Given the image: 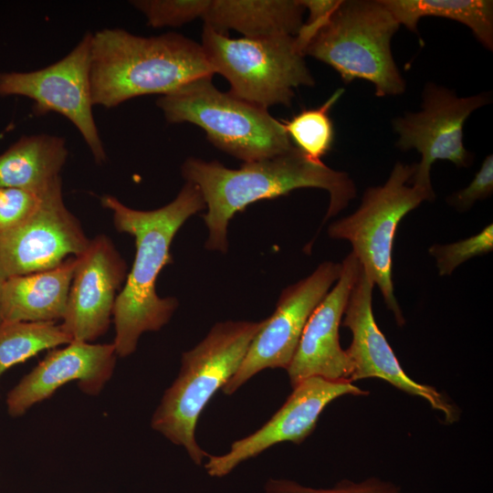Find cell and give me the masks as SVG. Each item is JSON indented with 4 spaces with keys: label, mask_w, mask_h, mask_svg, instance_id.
Listing matches in <instances>:
<instances>
[{
    "label": "cell",
    "mask_w": 493,
    "mask_h": 493,
    "mask_svg": "<svg viewBox=\"0 0 493 493\" xmlns=\"http://www.w3.org/2000/svg\"><path fill=\"white\" fill-rule=\"evenodd\" d=\"M72 341L61 324L53 321L0 323V377L9 368L38 352Z\"/></svg>",
    "instance_id": "22"
},
{
    "label": "cell",
    "mask_w": 493,
    "mask_h": 493,
    "mask_svg": "<svg viewBox=\"0 0 493 493\" xmlns=\"http://www.w3.org/2000/svg\"><path fill=\"white\" fill-rule=\"evenodd\" d=\"M76 266L77 257H71L57 267L4 280L2 321L62 320Z\"/></svg>",
    "instance_id": "18"
},
{
    "label": "cell",
    "mask_w": 493,
    "mask_h": 493,
    "mask_svg": "<svg viewBox=\"0 0 493 493\" xmlns=\"http://www.w3.org/2000/svg\"><path fill=\"white\" fill-rule=\"evenodd\" d=\"M101 204L111 211L116 229L135 240L133 264L112 313V343L117 356L127 357L135 351L143 332L161 330L176 310L177 299L161 298L155 283L161 270L173 263L170 246L175 234L188 218L205 209V203L199 188L186 182L172 202L154 210L131 208L109 194Z\"/></svg>",
    "instance_id": "1"
},
{
    "label": "cell",
    "mask_w": 493,
    "mask_h": 493,
    "mask_svg": "<svg viewBox=\"0 0 493 493\" xmlns=\"http://www.w3.org/2000/svg\"><path fill=\"white\" fill-rule=\"evenodd\" d=\"M214 74L201 45L179 34L144 37L121 28H104L91 36L94 106L110 109L139 96H163Z\"/></svg>",
    "instance_id": "3"
},
{
    "label": "cell",
    "mask_w": 493,
    "mask_h": 493,
    "mask_svg": "<svg viewBox=\"0 0 493 493\" xmlns=\"http://www.w3.org/2000/svg\"><path fill=\"white\" fill-rule=\"evenodd\" d=\"M373 286L361 266L341 320V325L352 334L351 345L345 350L353 369L351 381L383 380L427 401L433 409L443 414L446 424L456 423L460 417L458 407L435 387L414 381L403 370L376 324L372 306Z\"/></svg>",
    "instance_id": "13"
},
{
    "label": "cell",
    "mask_w": 493,
    "mask_h": 493,
    "mask_svg": "<svg viewBox=\"0 0 493 493\" xmlns=\"http://www.w3.org/2000/svg\"><path fill=\"white\" fill-rule=\"evenodd\" d=\"M116 358L113 343L72 341L64 348L50 351L8 393V414L21 416L71 381H78L84 393L99 394L113 373Z\"/></svg>",
    "instance_id": "17"
},
{
    "label": "cell",
    "mask_w": 493,
    "mask_h": 493,
    "mask_svg": "<svg viewBox=\"0 0 493 493\" xmlns=\"http://www.w3.org/2000/svg\"><path fill=\"white\" fill-rule=\"evenodd\" d=\"M341 265L336 285L310 315L287 368L292 388L310 377L351 381L352 364L340 345L339 329L361 264L351 252Z\"/></svg>",
    "instance_id": "16"
},
{
    "label": "cell",
    "mask_w": 493,
    "mask_h": 493,
    "mask_svg": "<svg viewBox=\"0 0 493 493\" xmlns=\"http://www.w3.org/2000/svg\"><path fill=\"white\" fill-rule=\"evenodd\" d=\"M1 286H2V282H0V323L2 321V317H1Z\"/></svg>",
    "instance_id": "30"
},
{
    "label": "cell",
    "mask_w": 493,
    "mask_h": 493,
    "mask_svg": "<svg viewBox=\"0 0 493 493\" xmlns=\"http://www.w3.org/2000/svg\"><path fill=\"white\" fill-rule=\"evenodd\" d=\"M493 249V226L488 225L468 238L446 245H433L429 253L435 258L440 276H448L462 263Z\"/></svg>",
    "instance_id": "25"
},
{
    "label": "cell",
    "mask_w": 493,
    "mask_h": 493,
    "mask_svg": "<svg viewBox=\"0 0 493 493\" xmlns=\"http://www.w3.org/2000/svg\"><path fill=\"white\" fill-rule=\"evenodd\" d=\"M126 278V263L110 237L100 235L90 239L77 257L61 323L72 341L91 342L108 330Z\"/></svg>",
    "instance_id": "15"
},
{
    "label": "cell",
    "mask_w": 493,
    "mask_h": 493,
    "mask_svg": "<svg viewBox=\"0 0 493 493\" xmlns=\"http://www.w3.org/2000/svg\"><path fill=\"white\" fill-rule=\"evenodd\" d=\"M489 93L457 97L443 86L428 83L422 94L421 110L393 121L401 151L415 149L421 161L415 164L410 184L435 194L430 172L436 160H447L457 167H467L473 155L464 146V124L476 110L488 104Z\"/></svg>",
    "instance_id": "9"
},
{
    "label": "cell",
    "mask_w": 493,
    "mask_h": 493,
    "mask_svg": "<svg viewBox=\"0 0 493 493\" xmlns=\"http://www.w3.org/2000/svg\"><path fill=\"white\" fill-rule=\"evenodd\" d=\"M44 190L35 192L0 188V233L8 232L26 223L37 211Z\"/></svg>",
    "instance_id": "27"
},
{
    "label": "cell",
    "mask_w": 493,
    "mask_h": 493,
    "mask_svg": "<svg viewBox=\"0 0 493 493\" xmlns=\"http://www.w3.org/2000/svg\"><path fill=\"white\" fill-rule=\"evenodd\" d=\"M68 154L59 136H22L0 154V188L41 192L60 177Z\"/></svg>",
    "instance_id": "20"
},
{
    "label": "cell",
    "mask_w": 493,
    "mask_h": 493,
    "mask_svg": "<svg viewBox=\"0 0 493 493\" xmlns=\"http://www.w3.org/2000/svg\"><path fill=\"white\" fill-rule=\"evenodd\" d=\"M299 0H210L202 19L216 32L245 37H295L303 25Z\"/></svg>",
    "instance_id": "19"
},
{
    "label": "cell",
    "mask_w": 493,
    "mask_h": 493,
    "mask_svg": "<svg viewBox=\"0 0 493 493\" xmlns=\"http://www.w3.org/2000/svg\"><path fill=\"white\" fill-rule=\"evenodd\" d=\"M341 271L340 263L325 261L309 276L281 291L274 312L264 320L240 367L222 388L224 393L233 394L267 368L287 370L310 315L338 280Z\"/></svg>",
    "instance_id": "12"
},
{
    "label": "cell",
    "mask_w": 493,
    "mask_h": 493,
    "mask_svg": "<svg viewBox=\"0 0 493 493\" xmlns=\"http://www.w3.org/2000/svg\"><path fill=\"white\" fill-rule=\"evenodd\" d=\"M398 23L419 35L417 25L425 16H438L470 28L488 50L493 49V1L491 0H381Z\"/></svg>",
    "instance_id": "21"
},
{
    "label": "cell",
    "mask_w": 493,
    "mask_h": 493,
    "mask_svg": "<svg viewBox=\"0 0 493 493\" xmlns=\"http://www.w3.org/2000/svg\"><path fill=\"white\" fill-rule=\"evenodd\" d=\"M201 47L231 94L267 110L288 107L296 89L315 84L295 37L230 38L205 25Z\"/></svg>",
    "instance_id": "7"
},
{
    "label": "cell",
    "mask_w": 493,
    "mask_h": 493,
    "mask_svg": "<svg viewBox=\"0 0 493 493\" xmlns=\"http://www.w3.org/2000/svg\"><path fill=\"white\" fill-rule=\"evenodd\" d=\"M493 193V156L488 155L472 182L464 189L452 194L447 203L458 211H467L478 200L489 197Z\"/></svg>",
    "instance_id": "28"
},
{
    "label": "cell",
    "mask_w": 493,
    "mask_h": 493,
    "mask_svg": "<svg viewBox=\"0 0 493 493\" xmlns=\"http://www.w3.org/2000/svg\"><path fill=\"white\" fill-rule=\"evenodd\" d=\"M343 92L344 89H338L320 106L303 110L290 120L280 121L294 146L311 162L321 163V158L332 147L334 127L330 110Z\"/></svg>",
    "instance_id": "23"
},
{
    "label": "cell",
    "mask_w": 493,
    "mask_h": 493,
    "mask_svg": "<svg viewBox=\"0 0 493 493\" xmlns=\"http://www.w3.org/2000/svg\"><path fill=\"white\" fill-rule=\"evenodd\" d=\"M304 9L309 10L308 21L295 36L296 44L303 50L315 34L325 25L341 0H299ZM305 57V56H304Z\"/></svg>",
    "instance_id": "29"
},
{
    "label": "cell",
    "mask_w": 493,
    "mask_h": 493,
    "mask_svg": "<svg viewBox=\"0 0 493 493\" xmlns=\"http://www.w3.org/2000/svg\"><path fill=\"white\" fill-rule=\"evenodd\" d=\"M414 166L396 163L383 185L366 189L353 214L333 222L328 228L331 238L345 239L351 244V253L378 286L387 309L401 327L405 320L395 299L392 279L396 229L406 214L424 201L435 198V194L410 184Z\"/></svg>",
    "instance_id": "8"
},
{
    "label": "cell",
    "mask_w": 493,
    "mask_h": 493,
    "mask_svg": "<svg viewBox=\"0 0 493 493\" xmlns=\"http://www.w3.org/2000/svg\"><path fill=\"white\" fill-rule=\"evenodd\" d=\"M152 27L180 26L203 18L210 0H138L131 2Z\"/></svg>",
    "instance_id": "24"
},
{
    "label": "cell",
    "mask_w": 493,
    "mask_h": 493,
    "mask_svg": "<svg viewBox=\"0 0 493 493\" xmlns=\"http://www.w3.org/2000/svg\"><path fill=\"white\" fill-rule=\"evenodd\" d=\"M264 493H404L395 485L370 477L361 482L341 480L330 488H314L288 479H269Z\"/></svg>",
    "instance_id": "26"
},
{
    "label": "cell",
    "mask_w": 493,
    "mask_h": 493,
    "mask_svg": "<svg viewBox=\"0 0 493 493\" xmlns=\"http://www.w3.org/2000/svg\"><path fill=\"white\" fill-rule=\"evenodd\" d=\"M167 121L202 128L219 150L245 163L289 152L295 146L267 109L223 92L212 77L193 80L156 101Z\"/></svg>",
    "instance_id": "6"
},
{
    "label": "cell",
    "mask_w": 493,
    "mask_h": 493,
    "mask_svg": "<svg viewBox=\"0 0 493 493\" xmlns=\"http://www.w3.org/2000/svg\"><path fill=\"white\" fill-rule=\"evenodd\" d=\"M263 324L264 320L215 323L195 347L183 353L178 376L153 413L152 429L184 447L197 465L209 456L195 439L198 418L217 390L235 375Z\"/></svg>",
    "instance_id": "4"
},
{
    "label": "cell",
    "mask_w": 493,
    "mask_h": 493,
    "mask_svg": "<svg viewBox=\"0 0 493 493\" xmlns=\"http://www.w3.org/2000/svg\"><path fill=\"white\" fill-rule=\"evenodd\" d=\"M92 33H87L63 58L29 72L0 73V98L24 96L34 101V112L55 111L79 130L97 163L106 152L93 117L89 66Z\"/></svg>",
    "instance_id": "10"
},
{
    "label": "cell",
    "mask_w": 493,
    "mask_h": 493,
    "mask_svg": "<svg viewBox=\"0 0 493 493\" xmlns=\"http://www.w3.org/2000/svg\"><path fill=\"white\" fill-rule=\"evenodd\" d=\"M89 241L64 203L58 177L44 190L37 211L26 223L0 233V282L57 267L81 255Z\"/></svg>",
    "instance_id": "11"
},
{
    "label": "cell",
    "mask_w": 493,
    "mask_h": 493,
    "mask_svg": "<svg viewBox=\"0 0 493 493\" xmlns=\"http://www.w3.org/2000/svg\"><path fill=\"white\" fill-rule=\"evenodd\" d=\"M181 172L195 184L205 203L204 221L208 229L205 246L226 253L227 226L231 218L247 205L263 199L286 195L299 188H320L330 194L324 221L344 209L356 195L353 181L344 172L314 163L296 147L288 152L229 169L217 161L187 158Z\"/></svg>",
    "instance_id": "2"
},
{
    "label": "cell",
    "mask_w": 493,
    "mask_h": 493,
    "mask_svg": "<svg viewBox=\"0 0 493 493\" xmlns=\"http://www.w3.org/2000/svg\"><path fill=\"white\" fill-rule=\"evenodd\" d=\"M368 393L351 381L305 379L293 387L284 404L262 427L235 441L227 453L208 456L205 468L211 477H221L276 444L289 441L300 445L314 431L320 414L333 400L342 395Z\"/></svg>",
    "instance_id": "14"
},
{
    "label": "cell",
    "mask_w": 493,
    "mask_h": 493,
    "mask_svg": "<svg viewBox=\"0 0 493 493\" xmlns=\"http://www.w3.org/2000/svg\"><path fill=\"white\" fill-rule=\"evenodd\" d=\"M399 27L381 0H341L303 55L331 67L346 84L361 79L373 84L378 97L399 95L405 81L391 49Z\"/></svg>",
    "instance_id": "5"
}]
</instances>
